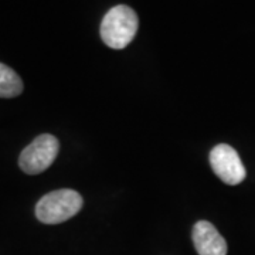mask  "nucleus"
<instances>
[{
	"mask_svg": "<svg viewBox=\"0 0 255 255\" xmlns=\"http://www.w3.org/2000/svg\"><path fill=\"white\" fill-rule=\"evenodd\" d=\"M139 27L137 14L128 6H115L101 23V38L114 50H121L132 43Z\"/></svg>",
	"mask_w": 255,
	"mask_h": 255,
	"instance_id": "nucleus-1",
	"label": "nucleus"
},
{
	"mask_svg": "<svg viewBox=\"0 0 255 255\" xmlns=\"http://www.w3.org/2000/svg\"><path fill=\"white\" fill-rule=\"evenodd\" d=\"M60 143L53 135H40L21 152L18 157L20 169L27 174L46 172L58 155Z\"/></svg>",
	"mask_w": 255,
	"mask_h": 255,
	"instance_id": "nucleus-3",
	"label": "nucleus"
},
{
	"mask_svg": "<svg viewBox=\"0 0 255 255\" xmlns=\"http://www.w3.org/2000/svg\"><path fill=\"white\" fill-rule=\"evenodd\" d=\"M193 243L199 255H227V243L219 230L206 220L193 227Z\"/></svg>",
	"mask_w": 255,
	"mask_h": 255,
	"instance_id": "nucleus-5",
	"label": "nucleus"
},
{
	"mask_svg": "<svg viewBox=\"0 0 255 255\" xmlns=\"http://www.w3.org/2000/svg\"><path fill=\"white\" fill-rule=\"evenodd\" d=\"M23 81L18 74L7 67L6 64L0 63V98H14L23 92Z\"/></svg>",
	"mask_w": 255,
	"mask_h": 255,
	"instance_id": "nucleus-6",
	"label": "nucleus"
},
{
	"mask_svg": "<svg viewBox=\"0 0 255 255\" xmlns=\"http://www.w3.org/2000/svg\"><path fill=\"white\" fill-rule=\"evenodd\" d=\"M210 164L221 182L230 186L240 184L246 179V167L240 156L228 145H217L210 152Z\"/></svg>",
	"mask_w": 255,
	"mask_h": 255,
	"instance_id": "nucleus-4",
	"label": "nucleus"
},
{
	"mask_svg": "<svg viewBox=\"0 0 255 255\" xmlns=\"http://www.w3.org/2000/svg\"><path fill=\"white\" fill-rule=\"evenodd\" d=\"M80 193L70 189L51 191L36 206V216L44 224H60L74 217L82 207Z\"/></svg>",
	"mask_w": 255,
	"mask_h": 255,
	"instance_id": "nucleus-2",
	"label": "nucleus"
}]
</instances>
